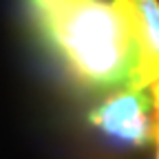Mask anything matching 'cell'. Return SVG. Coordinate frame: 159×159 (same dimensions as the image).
<instances>
[{"label":"cell","instance_id":"obj_5","mask_svg":"<svg viewBox=\"0 0 159 159\" xmlns=\"http://www.w3.org/2000/svg\"><path fill=\"white\" fill-rule=\"evenodd\" d=\"M157 144H159V139H157ZM157 159H159V152H157Z\"/></svg>","mask_w":159,"mask_h":159},{"label":"cell","instance_id":"obj_4","mask_svg":"<svg viewBox=\"0 0 159 159\" xmlns=\"http://www.w3.org/2000/svg\"><path fill=\"white\" fill-rule=\"evenodd\" d=\"M152 104H155V113H157V139H159V80L152 84Z\"/></svg>","mask_w":159,"mask_h":159},{"label":"cell","instance_id":"obj_1","mask_svg":"<svg viewBox=\"0 0 159 159\" xmlns=\"http://www.w3.org/2000/svg\"><path fill=\"white\" fill-rule=\"evenodd\" d=\"M40 38L86 91H139L142 49L128 0H25Z\"/></svg>","mask_w":159,"mask_h":159},{"label":"cell","instance_id":"obj_2","mask_svg":"<svg viewBox=\"0 0 159 159\" xmlns=\"http://www.w3.org/2000/svg\"><path fill=\"white\" fill-rule=\"evenodd\" d=\"M152 108V99L144 91H117L89 113V122L119 144L146 146L157 139Z\"/></svg>","mask_w":159,"mask_h":159},{"label":"cell","instance_id":"obj_3","mask_svg":"<svg viewBox=\"0 0 159 159\" xmlns=\"http://www.w3.org/2000/svg\"><path fill=\"white\" fill-rule=\"evenodd\" d=\"M135 11L137 40L142 49L137 89L152 86L159 80V2L157 0H128Z\"/></svg>","mask_w":159,"mask_h":159}]
</instances>
